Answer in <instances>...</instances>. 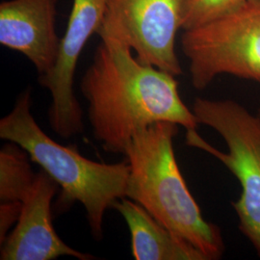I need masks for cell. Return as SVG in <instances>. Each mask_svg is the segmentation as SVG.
Here are the masks:
<instances>
[{"label":"cell","mask_w":260,"mask_h":260,"mask_svg":"<svg viewBox=\"0 0 260 260\" xmlns=\"http://www.w3.org/2000/svg\"><path fill=\"white\" fill-rule=\"evenodd\" d=\"M101 38L80 91L93 137L103 150L124 154L138 130L159 121L197 129L200 124L179 95L176 76L141 63L120 40Z\"/></svg>","instance_id":"6da1fadb"},{"label":"cell","mask_w":260,"mask_h":260,"mask_svg":"<svg viewBox=\"0 0 260 260\" xmlns=\"http://www.w3.org/2000/svg\"><path fill=\"white\" fill-rule=\"evenodd\" d=\"M178 126L159 121L133 135L124 152L129 164L125 197L207 260L219 259L224 251L221 230L204 218L177 164L174 138Z\"/></svg>","instance_id":"7a4b0ae2"},{"label":"cell","mask_w":260,"mask_h":260,"mask_svg":"<svg viewBox=\"0 0 260 260\" xmlns=\"http://www.w3.org/2000/svg\"><path fill=\"white\" fill-rule=\"evenodd\" d=\"M31 90L19 94L12 111L0 120V138L24 149L62 190L63 204L83 205L91 232L103 236V220L108 208L125 197L129 164H106L90 160L74 146H63L40 127L31 114Z\"/></svg>","instance_id":"3957f363"},{"label":"cell","mask_w":260,"mask_h":260,"mask_svg":"<svg viewBox=\"0 0 260 260\" xmlns=\"http://www.w3.org/2000/svg\"><path fill=\"white\" fill-rule=\"evenodd\" d=\"M192 111L199 124L213 128L228 146L225 153L205 142L196 129L187 130L186 143L220 160L240 182L241 195L233 203L239 228L260 257V116L231 100L197 98Z\"/></svg>","instance_id":"277c9868"},{"label":"cell","mask_w":260,"mask_h":260,"mask_svg":"<svg viewBox=\"0 0 260 260\" xmlns=\"http://www.w3.org/2000/svg\"><path fill=\"white\" fill-rule=\"evenodd\" d=\"M181 46L197 90L221 75L260 83V0H248L221 19L185 30Z\"/></svg>","instance_id":"5b68a950"},{"label":"cell","mask_w":260,"mask_h":260,"mask_svg":"<svg viewBox=\"0 0 260 260\" xmlns=\"http://www.w3.org/2000/svg\"><path fill=\"white\" fill-rule=\"evenodd\" d=\"M99 35H109L134 50L141 63L177 76L182 69L176 52L182 28L183 0H105Z\"/></svg>","instance_id":"8992f818"},{"label":"cell","mask_w":260,"mask_h":260,"mask_svg":"<svg viewBox=\"0 0 260 260\" xmlns=\"http://www.w3.org/2000/svg\"><path fill=\"white\" fill-rule=\"evenodd\" d=\"M105 11V0H74L55 65L39 77L41 86L51 95L50 127L61 138L69 139L83 132V112L74 92L75 71L87 42L103 26Z\"/></svg>","instance_id":"52a82bcc"},{"label":"cell","mask_w":260,"mask_h":260,"mask_svg":"<svg viewBox=\"0 0 260 260\" xmlns=\"http://www.w3.org/2000/svg\"><path fill=\"white\" fill-rule=\"evenodd\" d=\"M58 184L45 171L36 175L33 186L22 202L19 220L1 244V260H53L73 256L79 260L95 256L67 245L54 230L51 202Z\"/></svg>","instance_id":"ba28073f"},{"label":"cell","mask_w":260,"mask_h":260,"mask_svg":"<svg viewBox=\"0 0 260 260\" xmlns=\"http://www.w3.org/2000/svg\"><path fill=\"white\" fill-rule=\"evenodd\" d=\"M57 0H6L0 4V44L25 56L40 75L55 65L60 40Z\"/></svg>","instance_id":"9c48e42d"},{"label":"cell","mask_w":260,"mask_h":260,"mask_svg":"<svg viewBox=\"0 0 260 260\" xmlns=\"http://www.w3.org/2000/svg\"><path fill=\"white\" fill-rule=\"evenodd\" d=\"M112 207L129 229L131 252L136 260H207L191 244L171 232L139 204L124 197Z\"/></svg>","instance_id":"30bf717a"},{"label":"cell","mask_w":260,"mask_h":260,"mask_svg":"<svg viewBox=\"0 0 260 260\" xmlns=\"http://www.w3.org/2000/svg\"><path fill=\"white\" fill-rule=\"evenodd\" d=\"M31 159L19 145L8 142L0 150V203H22L30 192L37 173Z\"/></svg>","instance_id":"8fae6325"},{"label":"cell","mask_w":260,"mask_h":260,"mask_svg":"<svg viewBox=\"0 0 260 260\" xmlns=\"http://www.w3.org/2000/svg\"><path fill=\"white\" fill-rule=\"evenodd\" d=\"M248 0H183L182 29L210 23L239 9Z\"/></svg>","instance_id":"7c38bea8"},{"label":"cell","mask_w":260,"mask_h":260,"mask_svg":"<svg viewBox=\"0 0 260 260\" xmlns=\"http://www.w3.org/2000/svg\"><path fill=\"white\" fill-rule=\"evenodd\" d=\"M22 208V203H0V243L8 235L11 226L17 223Z\"/></svg>","instance_id":"4fadbf2b"},{"label":"cell","mask_w":260,"mask_h":260,"mask_svg":"<svg viewBox=\"0 0 260 260\" xmlns=\"http://www.w3.org/2000/svg\"><path fill=\"white\" fill-rule=\"evenodd\" d=\"M258 115H259V116H260V108H259V110H258Z\"/></svg>","instance_id":"5bb4252c"}]
</instances>
